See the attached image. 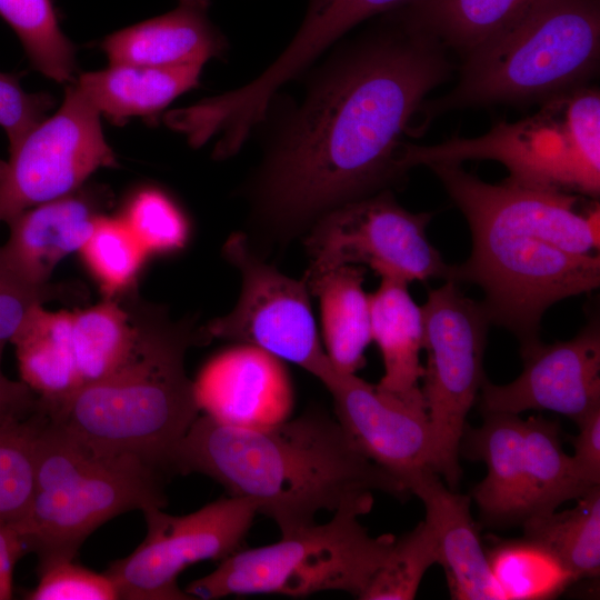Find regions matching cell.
I'll use <instances>...</instances> for the list:
<instances>
[{
    "label": "cell",
    "mask_w": 600,
    "mask_h": 600,
    "mask_svg": "<svg viewBox=\"0 0 600 600\" xmlns=\"http://www.w3.org/2000/svg\"><path fill=\"white\" fill-rule=\"evenodd\" d=\"M447 49L406 17L357 42L311 88L253 191L264 238L286 241L324 213L398 183L410 123L448 80Z\"/></svg>",
    "instance_id": "obj_1"
},
{
    "label": "cell",
    "mask_w": 600,
    "mask_h": 600,
    "mask_svg": "<svg viewBox=\"0 0 600 600\" xmlns=\"http://www.w3.org/2000/svg\"><path fill=\"white\" fill-rule=\"evenodd\" d=\"M464 216L471 253L449 266L446 280L484 293L490 322L512 332L520 347L540 340L544 312L600 286L598 201L510 178L489 183L457 162L428 166Z\"/></svg>",
    "instance_id": "obj_2"
},
{
    "label": "cell",
    "mask_w": 600,
    "mask_h": 600,
    "mask_svg": "<svg viewBox=\"0 0 600 600\" xmlns=\"http://www.w3.org/2000/svg\"><path fill=\"white\" fill-rule=\"evenodd\" d=\"M206 474L257 504L281 534L314 523L319 511L334 512L374 491L398 499L403 484L372 462L337 419L309 409L263 429H242L199 416L179 444L172 473Z\"/></svg>",
    "instance_id": "obj_3"
},
{
    "label": "cell",
    "mask_w": 600,
    "mask_h": 600,
    "mask_svg": "<svg viewBox=\"0 0 600 600\" xmlns=\"http://www.w3.org/2000/svg\"><path fill=\"white\" fill-rule=\"evenodd\" d=\"M129 307L139 331L130 359L47 416L92 451L136 459L164 476L200 416L184 357L189 347L206 342L191 320L172 321L153 306Z\"/></svg>",
    "instance_id": "obj_4"
},
{
    "label": "cell",
    "mask_w": 600,
    "mask_h": 600,
    "mask_svg": "<svg viewBox=\"0 0 600 600\" xmlns=\"http://www.w3.org/2000/svg\"><path fill=\"white\" fill-rule=\"evenodd\" d=\"M599 57V0H536L463 57L457 86L422 104V129L452 109L543 102L586 86Z\"/></svg>",
    "instance_id": "obj_5"
},
{
    "label": "cell",
    "mask_w": 600,
    "mask_h": 600,
    "mask_svg": "<svg viewBox=\"0 0 600 600\" xmlns=\"http://www.w3.org/2000/svg\"><path fill=\"white\" fill-rule=\"evenodd\" d=\"M163 476L128 457L99 454L48 416L34 449L33 491L14 527L39 568L73 560L100 526L124 512L163 508Z\"/></svg>",
    "instance_id": "obj_6"
},
{
    "label": "cell",
    "mask_w": 600,
    "mask_h": 600,
    "mask_svg": "<svg viewBox=\"0 0 600 600\" xmlns=\"http://www.w3.org/2000/svg\"><path fill=\"white\" fill-rule=\"evenodd\" d=\"M372 506V494L360 497L342 504L327 523L301 527L272 544L239 549L184 591L193 599H219L253 593L302 598L339 590L359 599L396 539L371 537L362 527L359 517Z\"/></svg>",
    "instance_id": "obj_7"
},
{
    "label": "cell",
    "mask_w": 600,
    "mask_h": 600,
    "mask_svg": "<svg viewBox=\"0 0 600 600\" xmlns=\"http://www.w3.org/2000/svg\"><path fill=\"white\" fill-rule=\"evenodd\" d=\"M490 159L508 178L597 199L600 192V94L582 86L541 102L532 116L500 122L477 138L433 146L406 144L404 166Z\"/></svg>",
    "instance_id": "obj_8"
},
{
    "label": "cell",
    "mask_w": 600,
    "mask_h": 600,
    "mask_svg": "<svg viewBox=\"0 0 600 600\" xmlns=\"http://www.w3.org/2000/svg\"><path fill=\"white\" fill-rule=\"evenodd\" d=\"M483 417L480 428L466 426L460 453L487 466L472 498L488 526L523 524L593 488L564 452L556 421L512 413Z\"/></svg>",
    "instance_id": "obj_9"
},
{
    "label": "cell",
    "mask_w": 600,
    "mask_h": 600,
    "mask_svg": "<svg viewBox=\"0 0 600 600\" xmlns=\"http://www.w3.org/2000/svg\"><path fill=\"white\" fill-rule=\"evenodd\" d=\"M421 312L427 366L420 389L433 433L432 467L454 490L461 477L466 419L486 379L490 320L482 303L464 296L451 280L428 292Z\"/></svg>",
    "instance_id": "obj_10"
},
{
    "label": "cell",
    "mask_w": 600,
    "mask_h": 600,
    "mask_svg": "<svg viewBox=\"0 0 600 600\" xmlns=\"http://www.w3.org/2000/svg\"><path fill=\"white\" fill-rule=\"evenodd\" d=\"M429 212L401 207L390 190L348 202L316 220L304 239L307 283L343 266H367L381 278L410 283L447 279L449 264L429 241Z\"/></svg>",
    "instance_id": "obj_11"
},
{
    "label": "cell",
    "mask_w": 600,
    "mask_h": 600,
    "mask_svg": "<svg viewBox=\"0 0 600 600\" xmlns=\"http://www.w3.org/2000/svg\"><path fill=\"white\" fill-rule=\"evenodd\" d=\"M222 253L241 274V292L229 313L200 328L206 343L226 339L252 346L319 378L331 362L318 336L306 282L267 263L244 233L231 234Z\"/></svg>",
    "instance_id": "obj_12"
},
{
    "label": "cell",
    "mask_w": 600,
    "mask_h": 600,
    "mask_svg": "<svg viewBox=\"0 0 600 600\" xmlns=\"http://www.w3.org/2000/svg\"><path fill=\"white\" fill-rule=\"evenodd\" d=\"M142 512L144 539L104 571L121 600L193 599L179 588V574L196 562L221 561L238 551L258 509L249 499L230 496L184 516L157 507Z\"/></svg>",
    "instance_id": "obj_13"
},
{
    "label": "cell",
    "mask_w": 600,
    "mask_h": 600,
    "mask_svg": "<svg viewBox=\"0 0 600 600\" xmlns=\"http://www.w3.org/2000/svg\"><path fill=\"white\" fill-rule=\"evenodd\" d=\"M100 116L72 83L59 110L9 149L0 177V223L74 192L100 168L117 166Z\"/></svg>",
    "instance_id": "obj_14"
},
{
    "label": "cell",
    "mask_w": 600,
    "mask_h": 600,
    "mask_svg": "<svg viewBox=\"0 0 600 600\" xmlns=\"http://www.w3.org/2000/svg\"><path fill=\"white\" fill-rule=\"evenodd\" d=\"M318 379L332 396L336 419L357 447L404 488L416 473L433 470V433L420 388L390 392L332 364Z\"/></svg>",
    "instance_id": "obj_15"
},
{
    "label": "cell",
    "mask_w": 600,
    "mask_h": 600,
    "mask_svg": "<svg viewBox=\"0 0 600 600\" xmlns=\"http://www.w3.org/2000/svg\"><path fill=\"white\" fill-rule=\"evenodd\" d=\"M523 369L507 383L487 378L478 394L482 414L548 410L578 422L600 408V324L593 317L572 339L520 347Z\"/></svg>",
    "instance_id": "obj_16"
},
{
    "label": "cell",
    "mask_w": 600,
    "mask_h": 600,
    "mask_svg": "<svg viewBox=\"0 0 600 600\" xmlns=\"http://www.w3.org/2000/svg\"><path fill=\"white\" fill-rule=\"evenodd\" d=\"M193 383L200 411L231 427L269 428L291 411V386L280 359L252 346L213 357Z\"/></svg>",
    "instance_id": "obj_17"
},
{
    "label": "cell",
    "mask_w": 600,
    "mask_h": 600,
    "mask_svg": "<svg viewBox=\"0 0 600 600\" xmlns=\"http://www.w3.org/2000/svg\"><path fill=\"white\" fill-rule=\"evenodd\" d=\"M108 193L79 188L61 198L29 208L8 222L10 234L1 246L9 263L36 284L49 283L56 266L80 251L98 219Z\"/></svg>",
    "instance_id": "obj_18"
},
{
    "label": "cell",
    "mask_w": 600,
    "mask_h": 600,
    "mask_svg": "<svg viewBox=\"0 0 600 600\" xmlns=\"http://www.w3.org/2000/svg\"><path fill=\"white\" fill-rule=\"evenodd\" d=\"M406 488L424 506V519L432 526L437 538V563L443 568L451 597L458 600H504L472 519L470 497L444 486L432 469L412 476Z\"/></svg>",
    "instance_id": "obj_19"
},
{
    "label": "cell",
    "mask_w": 600,
    "mask_h": 600,
    "mask_svg": "<svg viewBox=\"0 0 600 600\" xmlns=\"http://www.w3.org/2000/svg\"><path fill=\"white\" fill-rule=\"evenodd\" d=\"M209 6L210 0H178L173 10L109 34L101 48L110 64L203 66L224 50Z\"/></svg>",
    "instance_id": "obj_20"
},
{
    "label": "cell",
    "mask_w": 600,
    "mask_h": 600,
    "mask_svg": "<svg viewBox=\"0 0 600 600\" xmlns=\"http://www.w3.org/2000/svg\"><path fill=\"white\" fill-rule=\"evenodd\" d=\"M413 0H310L306 18L282 54L257 79L239 88L249 111L264 112L273 93L359 22Z\"/></svg>",
    "instance_id": "obj_21"
},
{
    "label": "cell",
    "mask_w": 600,
    "mask_h": 600,
    "mask_svg": "<svg viewBox=\"0 0 600 600\" xmlns=\"http://www.w3.org/2000/svg\"><path fill=\"white\" fill-rule=\"evenodd\" d=\"M202 67L109 64L80 74L73 84L100 114L120 124L132 117L154 114L197 87Z\"/></svg>",
    "instance_id": "obj_22"
},
{
    "label": "cell",
    "mask_w": 600,
    "mask_h": 600,
    "mask_svg": "<svg viewBox=\"0 0 600 600\" xmlns=\"http://www.w3.org/2000/svg\"><path fill=\"white\" fill-rule=\"evenodd\" d=\"M371 339L383 360L384 374L377 383L383 390L408 393L419 388L423 376L420 352L423 349L421 307L412 299L408 283L381 278L369 294Z\"/></svg>",
    "instance_id": "obj_23"
},
{
    "label": "cell",
    "mask_w": 600,
    "mask_h": 600,
    "mask_svg": "<svg viewBox=\"0 0 600 600\" xmlns=\"http://www.w3.org/2000/svg\"><path fill=\"white\" fill-rule=\"evenodd\" d=\"M21 381L49 411L72 397L81 384L71 342V311L37 308L12 340Z\"/></svg>",
    "instance_id": "obj_24"
},
{
    "label": "cell",
    "mask_w": 600,
    "mask_h": 600,
    "mask_svg": "<svg viewBox=\"0 0 600 600\" xmlns=\"http://www.w3.org/2000/svg\"><path fill=\"white\" fill-rule=\"evenodd\" d=\"M363 280L361 267L343 266L307 283L310 293L319 298L324 351L342 373H357L364 367V352L372 341Z\"/></svg>",
    "instance_id": "obj_25"
},
{
    "label": "cell",
    "mask_w": 600,
    "mask_h": 600,
    "mask_svg": "<svg viewBox=\"0 0 600 600\" xmlns=\"http://www.w3.org/2000/svg\"><path fill=\"white\" fill-rule=\"evenodd\" d=\"M138 332L130 307L117 298L71 311L72 352L81 388L120 369L136 349Z\"/></svg>",
    "instance_id": "obj_26"
},
{
    "label": "cell",
    "mask_w": 600,
    "mask_h": 600,
    "mask_svg": "<svg viewBox=\"0 0 600 600\" xmlns=\"http://www.w3.org/2000/svg\"><path fill=\"white\" fill-rule=\"evenodd\" d=\"M536 0H413L404 16L446 49L467 56Z\"/></svg>",
    "instance_id": "obj_27"
},
{
    "label": "cell",
    "mask_w": 600,
    "mask_h": 600,
    "mask_svg": "<svg viewBox=\"0 0 600 600\" xmlns=\"http://www.w3.org/2000/svg\"><path fill=\"white\" fill-rule=\"evenodd\" d=\"M487 557L504 600L553 599L577 581L553 551L526 536L498 542Z\"/></svg>",
    "instance_id": "obj_28"
},
{
    "label": "cell",
    "mask_w": 600,
    "mask_h": 600,
    "mask_svg": "<svg viewBox=\"0 0 600 600\" xmlns=\"http://www.w3.org/2000/svg\"><path fill=\"white\" fill-rule=\"evenodd\" d=\"M522 527L526 537L553 551L577 580L599 577L600 486L579 498L573 508L531 518Z\"/></svg>",
    "instance_id": "obj_29"
},
{
    "label": "cell",
    "mask_w": 600,
    "mask_h": 600,
    "mask_svg": "<svg viewBox=\"0 0 600 600\" xmlns=\"http://www.w3.org/2000/svg\"><path fill=\"white\" fill-rule=\"evenodd\" d=\"M0 17L18 36L33 69L57 82H71L74 47L62 32L52 0H0Z\"/></svg>",
    "instance_id": "obj_30"
},
{
    "label": "cell",
    "mask_w": 600,
    "mask_h": 600,
    "mask_svg": "<svg viewBox=\"0 0 600 600\" xmlns=\"http://www.w3.org/2000/svg\"><path fill=\"white\" fill-rule=\"evenodd\" d=\"M104 298L129 296L149 258L118 217L102 214L79 251Z\"/></svg>",
    "instance_id": "obj_31"
},
{
    "label": "cell",
    "mask_w": 600,
    "mask_h": 600,
    "mask_svg": "<svg viewBox=\"0 0 600 600\" xmlns=\"http://www.w3.org/2000/svg\"><path fill=\"white\" fill-rule=\"evenodd\" d=\"M37 413L0 426V520L13 528L23 519L33 491L34 449L46 419Z\"/></svg>",
    "instance_id": "obj_32"
},
{
    "label": "cell",
    "mask_w": 600,
    "mask_h": 600,
    "mask_svg": "<svg viewBox=\"0 0 600 600\" xmlns=\"http://www.w3.org/2000/svg\"><path fill=\"white\" fill-rule=\"evenodd\" d=\"M438 562L434 530L428 520L394 539L359 599L411 600L427 570Z\"/></svg>",
    "instance_id": "obj_33"
},
{
    "label": "cell",
    "mask_w": 600,
    "mask_h": 600,
    "mask_svg": "<svg viewBox=\"0 0 600 600\" xmlns=\"http://www.w3.org/2000/svg\"><path fill=\"white\" fill-rule=\"evenodd\" d=\"M148 256L182 249L189 237V224L174 201L157 188L132 193L119 214Z\"/></svg>",
    "instance_id": "obj_34"
},
{
    "label": "cell",
    "mask_w": 600,
    "mask_h": 600,
    "mask_svg": "<svg viewBox=\"0 0 600 600\" xmlns=\"http://www.w3.org/2000/svg\"><path fill=\"white\" fill-rule=\"evenodd\" d=\"M83 290L67 283L36 284L7 260L0 246V352L24 326L33 311L48 301H77Z\"/></svg>",
    "instance_id": "obj_35"
},
{
    "label": "cell",
    "mask_w": 600,
    "mask_h": 600,
    "mask_svg": "<svg viewBox=\"0 0 600 600\" xmlns=\"http://www.w3.org/2000/svg\"><path fill=\"white\" fill-rule=\"evenodd\" d=\"M27 599L117 600L119 594L104 572L98 573L73 560H63L39 568V582Z\"/></svg>",
    "instance_id": "obj_36"
},
{
    "label": "cell",
    "mask_w": 600,
    "mask_h": 600,
    "mask_svg": "<svg viewBox=\"0 0 600 600\" xmlns=\"http://www.w3.org/2000/svg\"><path fill=\"white\" fill-rule=\"evenodd\" d=\"M53 103L47 93L27 92L18 76L0 72V127L8 137L9 149L46 118Z\"/></svg>",
    "instance_id": "obj_37"
},
{
    "label": "cell",
    "mask_w": 600,
    "mask_h": 600,
    "mask_svg": "<svg viewBox=\"0 0 600 600\" xmlns=\"http://www.w3.org/2000/svg\"><path fill=\"white\" fill-rule=\"evenodd\" d=\"M576 423L579 431L572 439V464L584 482L591 487L600 486V408Z\"/></svg>",
    "instance_id": "obj_38"
},
{
    "label": "cell",
    "mask_w": 600,
    "mask_h": 600,
    "mask_svg": "<svg viewBox=\"0 0 600 600\" xmlns=\"http://www.w3.org/2000/svg\"><path fill=\"white\" fill-rule=\"evenodd\" d=\"M0 352V426L28 418L42 409L40 398L23 382L13 381L1 370Z\"/></svg>",
    "instance_id": "obj_39"
},
{
    "label": "cell",
    "mask_w": 600,
    "mask_h": 600,
    "mask_svg": "<svg viewBox=\"0 0 600 600\" xmlns=\"http://www.w3.org/2000/svg\"><path fill=\"white\" fill-rule=\"evenodd\" d=\"M24 550L18 531L0 520V600L12 598L14 566Z\"/></svg>",
    "instance_id": "obj_40"
},
{
    "label": "cell",
    "mask_w": 600,
    "mask_h": 600,
    "mask_svg": "<svg viewBox=\"0 0 600 600\" xmlns=\"http://www.w3.org/2000/svg\"><path fill=\"white\" fill-rule=\"evenodd\" d=\"M6 166H7V162L6 161H2L0 160V177L2 176L4 169H6Z\"/></svg>",
    "instance_id": "obj_41"
}]
</instances>
